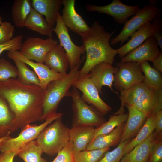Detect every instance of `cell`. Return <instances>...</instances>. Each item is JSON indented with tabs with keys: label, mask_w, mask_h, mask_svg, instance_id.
I'll return each instance as SVG.
<instances>
[{
	"label": "cell",
	"mask_w": 162,
	"mask_h": 162,
	"mask_svg": "<svg viewBox=\"0 0 162 162\" xmlns=\"http://www.w3.org/2000/svg\"><path fill=\"white\" fill-rule=\"evenodd\" d=\"M28 29L43 35L52 37L53 30L42 16L32 8L25 24Z\"/></svg>",
	"instance_id": "484cf974"
},
{
	"label": "cell",
	"mask_w": 162,
	"mask_h": 162,
	"mask_svg": "<svg viewBox=\"0 0 162 162\" xmlns=\"http://www.w3.org/2000/svg\"><path fill=\"white\" fill-rule=\"evenodd\" d=\"M149 88L144 82L135 85L130 88L120 91L121 105L118 110L114 114L124 113V105L133 106L141 96Z\"/></svg>",
	"instance_id": "cb8c5ba5"
},
{
	"label": "cell",
	"mask_w": 162,
	"mask_h": 162,
	"mask_svg": "<svg viewBox=\"0 0 162 162\" xmlns=\"http://www.w3.org/2000/svg\"><path fill=\"white\" fill-rule=\"evenodd\" d=\"M128 116V113L110 116L108 121L95 128L93 140L98 136L109 133L117 127L125 123L127 120Z\"/></svg>",
	"instance_id": "d6a6232c"
},
{
	"label": "cell",
	"mask_w": 162,
	"mask_h": 162,
	"mask_svg": "<svg viewBox=\"0 0 162 162\" xmlns=\"http://www.w3.org/2000/svg\"><path fill=\"white\" fill-rule=\"evenodd\" d=\"M62 113L56 112L39 125L28 124L22 128L18 135L14 138L6 140L0 146L1 152H14L16 156L18 152L26 145L37 139L41 132L47 126L57 118L62 117Z\"/></svg>",
	"instance_id": "8992f818"
},
{
	"label": "cell",
	"mask_w": 162,
	"mask_h": 162,
	"mask_svg": "<svg viewBox=\"0 0 162 162\" xmlns=\"http://www.w3.org/2000/svg\"><path fill=\"white\" fill-rule=\"evenodd\" d=\"M3 22H2V18L0 15V25L2 24Z\"/></svg>",
	"instance_id": "bcb514c9"
},
{
	"label": "cell",
	"mask_w": 162,
	"mask_h": 162,
	"mask_svg": "<svg viewBox=\"0 0 162 162\" xmlns=\"http://www.w3.org/2000/svg\"><path fill=\"white\" fill-rule=\"evenodd\" d=\"M23 36L18 35L9 41L0 44V54L4 51H15L20 50L22 44Z\"/></svg>",
	"instance_id": "f35d334b"
},
{
	"label": "cell",
	"mask_w": 162,
	"mask_h": 162,
	"mask_svg": "<svg viewBox=\"0 0 162 162\" xmlns=\"http://www.w3.org/2000/svg\"><path fill=\"white\" fill-rule=\"evenodd\" d=\"M140 66L144 74L143 82L150 88L156 90L162 89V73L152 67L148 61L140 63Z\"/></svg>",
	"instance_id": "f1b7e54d"
},
{
	"label": "cell",
	"mask_w": 162,
	"mask_h": 162,
	"mask_svg": "<svg viewBox=\"0 0 162 162\" xmlns=\"http://www.w3.org/2000/svg\"><path fill=\"white\" fill-rule=\"evenodd\" d=\"M118 70L117 67H114L112 64L106 62L100 63L91 69L89 74L90 78L99 93L102 94V87L106 86L118 94L113 90L112 86L114 80V75Z\"/></svg>",
	"instance_id": "2e32d148"
},
{
	"label": "cell",
	"mask_w": 162,
	"mask_h": 162,
	"mask_svg": "<svg viewBox=\"0 0 162 162\" xmlns=\"http://www.w3.org/2000/svg\"><path fill=\"white\" fill-rule=\"evenodd\" d=\"M45 93L40 87L23 85L16 79L0 81V96L14 115L11 132L40 120Z\"/></svg>",
	"instance_id": "6da1fadb"
},
{
	"label": "cell",
	"mask_w": 162,
	"mask_h": 162,
	"mask_svg": "<svg viewBox=\"0 0 162 162\" xmlns=\"http://www.w3.org/2000/svg\"><path fill=\"white\" fill-rule=\"evenodd\" d=\"M128 111L127 122L122 132L120 143L135 137L145 123L146 117L133 106L124 105Z\"/></svg>",
	"instance_id": "d6986e66"
},
{
	"label": "cell",
	"mask_w": 162,
	"mask_h": 162,
	"mask_svg": "<svg viewBox=\"0 0 162 162\" xmlns=\"http://www.w3.org/2000/svg\"><path fill=\"white\" fill-rule=\"evenodd\" d=\"M155 113L147 117L142 127L135 137L125 146L124 156L129 152L137 145L145 140L154 130Z\"/></svg>",
	"instance_id": "83f0119b"
},
{
	"label": "cell",
	"mask_w": 162,
	"mask_h": 162,
	"mask_svg": "<svg viewBox=\"0 0 162 162\" xmlns=\"http://www.w3.org/2000/svg\"><path fill=\"white\" fill-rule=\"evenodd\" d=\"M52 162H75L73 150V142L70 140L57 153Z\"/></svg>",
	"instance_id": "8d00e7d4"
},
{
	"label": "cell",
	"mask_w": 162,
	"mask_h": 162,
	"mask_svg": "<svg viewBox=\"0 0 162 162\" xmlns=\"http://www.w3.org/2000/svg\"><path fill=\"white\" fill-rule=\"evenodd\" d=\"M14 30V26L10 23L7 22H2L0 25V44L13 38Z\"/></svg>",
	"instance_id": "ab89813d"
},
{
	"label": "cell",
	"mask_w": 162,
	"mask_h": 162,
	"mask_svg": "<svg viewBox=\"0 0 162 162\" xmlns=\"http://www.w3.org/2000/svg\"><path fill=\"white\" fill-rule=\"evenodd\" d=\"M18 71L16 80L24 85H35L40 87V82L38 75L34 71L31 70L22 61L14 59Z\"/></svg>",
	"instance_id": "f546056e"
},
{
	"label": "cell",
	"mask_w": 162,
	"mask_h": 162,
	"mask_svg": "<svg viewBox=\"0 0 162 162\" xmlns=\"http://www.w3.org/2000/svg\"><path fill=\"white\" fill-rule=\"evenodd\" d=\"M32 8L31 0L14 1L11 9V15L16 27L20 28L25 27V23Z\"/></svg>",
	"instance_id": "4316f807"
},
{
	"label": "cell",
	"mask_w": 162,
	"mask_h": 162,
	"mask_svg": "<svg viewBox=\"0 0 162 162\" xmlns=\"http://www.w3.org/2000/svg\"><path fill=\"white\" fill-rule=\"evenodd\" d=\"M139 4L135 6L126 5L119 0H113L105 6L88 4L86 9L88 12H97L112 17L115 22L119 24H124L127 19L135 14L140 9Z\"/></svg>",
	"instance_id": "7c38bea8"
},
{
	"label": "cell",
	"mask_w": 162,
	"mask_h": 162,
	"mask_svg": "<svg viewBox=\"0 0 162 162\" xmlns=\"http://www.w3.org/2000/svg\"><path fill=\"white\" fill-rule=\"evenodd\" d=\"M125 124L117 127L109 133L95 138L88 145L86 150L100 149L118 145Z\"/></svg>",
	"instance_id": "603a6c76"
},
{
	"label": "cell",
	"mask_w": 162,
	"mask_h": 162,
	"mask_svg": "<svg viewBox=\"0 0 162 162\" xmlns=\"http://www.w3.org/2000/svg\"><path fill=\"white\" fill-rule=\"evenodd\" d=\"M18 76L16 67L4 58L0 59V81L10 78H16Z\"/></svg>",
	"instance_id": "d590c367"
},
{
	"label": "cell",
	"mask_w": 162,
	"mask_h": 162,
	"mask_svg": "<svg viewBox=\"0 0 162 162\" xmlns=\"http://www.w3.org/2000/svg\"><path fill=\"white\" fill-rule=\"evenodd\" d=\"M155 128L154 131L156 135L162 134V110L155 113Z\"/></svg>",
	"instance_id": "b9f144b4"
},
{
	"label": "cell",
	"mask_w": 162,
	"mask_h": 162,
	"mask_svg": "<svg viewBox=\"0 0 162 162\" xmlns=\"http://www.w3.org/2000/svg\"><path fill=\"white\" fill-rule=\"evenodd\" d=\"M62 0H32V7L37 12L46 17V20L52 29L56 23L57 14Z\"/></svg>",
	"instance_id": "7402d4cb"
},
{
	"label": "cell",
	"mask_w": 162,
	"mask_h": 162,
	"mask_svg": "<svg viewBox=\"0 0 162 162\" xmlns=\"http://www.w3.org/2000/svg\"><path fill=\"white\" fill-rule=\"evenodd\" d=\"M61 118L57 119L45 127L36 139L43 153L49 155L57 154L70 140V128L64 124Z\"/></svg>",
	"instance_id": "277c9868"
},
{
	"label": "cell",
	"mask_w": 162,
	"mask_h": 162,
	"mask_svg": "<svg viewBox=\"0 0 162 162\" xmlns=\"http://www.w3.org/2000/svg\"><path fill=\"white\" fill-rule=\"evenodd\" d=\"M81 63L70 70L60 80L50 82L45 91L42 116L40 120L45 121L56 113L59 104L65 97H71L70 89L79 75V68Z\"/></svg>",
	"instance_id": "3957f363"
},
{
	"label": "cell",
	"mask_w": 162,
	"mask_h": 162,
	"mask_svg": "<svg viewBox=\"0 0 162 162\" xmlns=\"http://www.w3.org/2000/svg\"><path fill=\"white\" fill-rule=\"evenodd\" d=\"M156 30L153 35L155 38L158 45L161 50H162V35L161 31L162 28V22L160 21H158L155 23Z\"/></svg>",
	"instance_id": "60d3db41"
},
{
	"label": "cell",
	"mask_w": 162,
	"mask_h": 162,
	"mask_svg": "<svg viewBox=\"0 0 162 162\" xmlns=\"http://www.w3.org/2000/svg\"><path fill=\"white\" fill-rule=\"evenodd\" d=\"M154 68L162 73V54L160 52L152 62Z\"/></svg>",
	"instance_id": "ee69618b"
},
{
	"label": "cell",
	"mask_w": 162,
	"mask_h": 162,
	"mask_svg": "<svg viewBox=\"0 0 162 162\" xmlns=\"http://www.w3.org/2000/svg\"><path fill=\"white\" fill-rule=\"evenodd\" d=\"M75 3V0H62L64 8L61 17L68 28L81 37L88 34L92 28L76 11Z\"/></svg>",
	"instance_id": "4fadbf2b"
},
{
	"label": "cell",
	"mask_w": 162,
	"mask_h": 162,
	"mask_svg": "<svg viewBox=\"0 0 162 162\" xmlns=\"http://www.w3.org/2000/svg\"><path fill=\"white\" fill-rule=\"evenodd\" d=\"M110 149V148H106L81 151L74 154L75 162H98Z\"/></svg>",
	"instance_id": "836d02e7"
},
{
	"label": "cell",
	"mask_w": 162,
	"mask_h": 162,
	"mask_svg": "<svg viewBox=\"0 0 162 162\" xmlns=\"http://www.w3.org/2000/svg\"><path fill=\"white\" fill-rule=\"evenodd\" d=\"M160 11L156 6L152 4L147 5L140 9L130 19L124 23L122 31L110 41V44L114 45L120 43V45L143 24L152 22L155 17L160 16Z\"/></svg>",
	"instance_id": "52a82bcc"
},
{
	"label": "cell",
	"mask_w": 162,
	"mask_h": 162,
	"mask_svg": "<svg viewBox=\"0 0 162 162\" xmlns=\"http://www.w3.org/2000/svg\"><path fill=\"white\" fill-rule=\"evenodd\" d=\"M7 55L10 58L20 60L32 67L40 80V87L45 91L50 82L61 79L65 76L53 71L43 63L34 62L27 59L18 50L8 51Z\"/></svg>",
	"instance_id": "5bb4252c"
},
{
	"label": "cell",
	"mask_w": 162,
	"mask_h": 162,
	"mask_svg": "<svg viewBox=\"0 0 162 162\" xmlns=\"http://www.w3.org/2000/svg\"><path fill=\"white\" fill-rule=\"evenodd\" d=\"M130 140V139L128 140L120 143L114 149L105 153L98 162H120L122 158L124 156V148Z\"/></svg>",
	"instance_id": "e575fe53"
},
{
	"label": "cell",
	"mask_w": 162,
	"mask_h": 162,
	"mask_svg": "<svg viewBox=\"0 0 162 162\" xmlns=\"http://www.w3.org/2000/svg\"><path fill=\"white\" fill-rule=\"evenodd\" d=\"M162 135H156L148 162H162Z\"/></svg>",
	"instance_id": "74e56055"
},
{
	"label": "cell",
	"mask_w": 162,
	"mask_h": 162,
	"mask_svg": "<svg viewBox=\"0 0 162 162\" xmlns=\"http://www.w3.org/2000/svg\"><path fill=\"white\" fill-rule=\"evenodd\" d=\"M44 63L51 70L66 75L69 67L68 56L63 47L59 44L54 46L48 53Z\"/></svg>",
	"instance_id": "ffe728a7"
},
{
	"label": "cell",
	"mask_w": 162,
	"mask_h": 162,
	"mask_svg": "<svg viewBox=\"0 0 162 162\" xmlns=\"http://www.w3.org/2000/svg\"><path fill=\"white\" fill-rule=\"evenodd\" d=\"M155 30V26L152 22L143 24L130 36L131 39L126 44L116 50L117 54L120 58L124 57L148 38L153 36Z\"/></svg>",
	"instance_id": "e0dca14e"
},
{
	"label": "cell",
	"mask_w": 162,
	"mask_h": 162,
	"mask_svg": "<svg viewBox=\"0 0 162 162\" xmlns=\"http://www.w3.org/2000/svg\"><path fill=\"white\" fill-rule=\"evenodd\" d=\"M70 93L72 100V126L85 125L97 128L106 122L96 107L88 105L83 99L78 89L73 86Z\"/></svg>",
	"instance_id": "5b68a950"
},
{
	"label": "cell",
	"mask_w": 162,
	"mask_h": 162,
	"mask_svg": "<svg viewBox=\"0 0 162 162\" xmlns=\"http://www.w3.org/2000/svg\"><path fill=\"white\" fill-rule=\"evenodd\" d=\"M57 34L60 44L64 49L69 62V67L71 69L82 63L85 57L80 58L81 55L86 53L85 47L82 45L78 46L72 41L68 32V27L64 23L59 13L57 16L56 26L53 29Z\"/></svg>",
	"instance_id": "ba28073f"
},
{
	"label": "cell",
	"mask_w": 162,
	"mask_h": 162,
	"mask_svg": "<svg viewBox=\"0 0 162 162\" xmlns=\"http://www.w3.org/2000/svg\"><path fill=\"white\" fill-rule=\"evenodd\" d=\"M58 44L52 37L43 39L29 37L22 43L20 52L28 60L43 63L48 53Z\"/></svg>",
	"instance_id": "30bf717a"
},
{
	"label": "cell",
	"mask_w": 162,
	"mask_h": 162,
	"mask_svg": "<svg viewBox=\"0 0 162 162\" xmlns=\"http://www.w3.org/2000/svg\"><path fill=\"white\" fill-rule=\"evenodd\" d=\"M82 93L83 99L87 103L94 106L103 115L110 112L111 107L100 97L96 87L92 82L89 74H79L73 85Z\"/></svg>",
	"instance_id": "8fae6325"
},
{
	"label": "cell",
	"mask_w": 162,
	"mask_h": 162,
	"mask_svg": "<svg viewBox=\"0 0 162 162\" xmlns=\"http://www.w3.org/2000/svg\"><path fill=\"white\" fill-rule=\"evenodd\" d=\"M43 153L36 140L28 143L18 153V155L24 162H47L41 157Z\"/></svg>",
	"instance_id": "1f68e13d"
},
{
	"label": "cell",
	"mask_w": 162,
	"mask_h": 162,
	"mask_svg": "<svg viewBox=\"0 0 162 162\" xmlns=\"http://www.w3.org/2000/svg\"><path fill=\"white\" fill-rule=\"evenodd\" d=\"M160 52L156 40L153 36L122 58L121 62L133 61L140 63L148 61L152 62Z\"/></svg>",
	"instance_id": "9a60e30c"
},
{
	"label": "cell",
	"mask_w": 162,
	"mask_h": 162,
	"mask_svg": "<svg viewBox=\"0 0 162 162\" xmlns=\"http://www.w3.org/2000/svg\"><path fill=\"white\" fill-rule=\"evenodd\" d=\"M118 70L114 75L113 85L118 91L127 89L133 86L143 82L144 76L140 63L130 61L118 62Z\"/></svg>",
	"instance_id": "9c48e42d"
},
{
	"label": "cell",
	"mask_w": 162,
	"mask_h": 162,
	"mask_svg": "<svg viewBox=\"0 0 162 162\" xmlns=\"http://www.w3.org/2000/svg\"><path fill=\"white\" fill-rule=\"evenodd\" d=\"M11 133H10L6 136L0 138V146L4 140L11 137L10 136Z\"/></svg>",
	"instance_id": "f6af8a7d"
},
{
	"label": "cell",
	"mask_w": 162,
	"mask_h": 162,
	"mask_svg": "<svg viewBox=\"0 0 162 162\" xmlns=\"http://www.w3.org/2000/svg\"><path fill=\"white\" fill-rule=\"evenodd\" d=\"M13 118L8 104L0 96V138L11 133Z\"/></svg>",
	"instance_id": "4dcf8cb0"
},
{
	"label": "cell",
	"mask_w": 162,
	"mask_h": 162,
	"mask_svg": "<svg viewBox=\"0 0 162 162\" xmlns=\"http://www.w3.org/2000/svg\"><path fill=\"white\" fill-rule=\"evenodd\" d=\"M95 130L94 127L85 125L73 126L70 129L74 154L86 149L87 146L94 138Z\"/></svg>",
	"instance_id": "ac0fdd59"
},
{
	"label": "cell",
	"mask_w": 162,
	"mask_h": 162,
	"mask_svg": "<svg viewBox=\"0 0 162 162\" xmlns=\"http://www.w3.org/2000/svg\"><path fill=\"white\" fill-rule=\"evenodd\" d=\"M158 99L157 90L149 88L143 93L132 106L142 113L147 118L154 113L158 106Z\"/></svg>",
	"instance_id": "d4e9b609"
},
{
	"label": "cell",
	"mask_w": 162,
	"mask_h": 162,
	"mask_svg": "<svg viewBox=\"0 0 162 162\" xmlns=\"http://www.w3.org/2000/svg\"><path fill=\"white\" fill-rule=\"evenodd\" d=\"M156 136L154 131L145 140L124 155L120 162H148Z\"/></svg>",
	"instance_id": "44dd1931"
},
{
	"label": "cell",
	"mask_w": 162,
	"mask_h": 162,
	"mask_svg": "<svg viewBox=\"0 0 162 162\" xmlns=\"http://www.w3.org/2000/svg\"><path fill=\"white\" fill-rule=\"evenodd\" d=\"M15 156L16 154L14 152H1L0 154V162H13Z\"/></svg>",
	"instance_id": "7bdbcfd3"
},
{
	"label": "cell",
	"mask_w": 162,
	"mask_h": 162,
	"mask_svg": "<svg viewBox=\"0 0 162 162\" xmlns=\"http://www.w3.org/2000/svg\"><path fill=\"white\" fill-rule=\"evenodd\" d=\"M91 31L81 37L86 54L84 64L79 74H89L91 69L98 64L106 62L112 64L116 50L112 48L110 43V38L115 31L110 33L97 21L91 26Z\"/></svg>",
	"instance_id": "7a4b0ae2"
}]
</instances>
